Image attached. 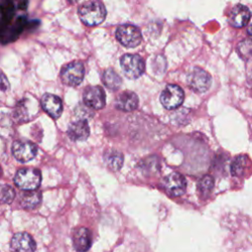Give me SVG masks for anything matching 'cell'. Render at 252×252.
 Returning <instances> with one entry per match:
<instances>
[{"mask_svg":"<svg viewBox=\"0 0 252 252\" xmlns=\"http://www.w3.org/2000/svg\"><path fill=\"white\" fill-rule=\"evenodd\" d=\"M69 138L73 141H85L90 135V127L85 119L72 122L67 130Z\"/></svg>","mask_w":252,"mask_h":252,"instance_id":"obj_16","label":"cell"},{"mask_svg":"<svg viewBox=\"0 0 252 252\" xmlns=\"http://www.w3.org/2000/svg\"><path fill=\"white\" fill-rule=\"evenodd\" d=\"M250 18H251V12L248 9V7L242 4H237L229 12L228 23L233 28L239 29L247 26L248 22L250 21Z\"/></svg>","mask_w":252,"mask_h":252,"instance_id":"obj_11","label":"cell"},{"mask_svg":"<svg viewBox=\"0 0 252 252\" xmlns=\"http://www.w3.org/2000/svg\"><path fill=\"white\" fill-rule=\"evenodd\" d=\"M214 187V179L210 175H205L203 176L199 183H198V189L199 192L203 197L209 196V194L212 192V189Z\"/></svg>","mask_w":252,"mask_h":252,"instance_id":"obj_22","label":"cell"},{"mask_svg":"<svg viewBox=\"0 0 252 252\" xmlns=\"http://www.w3.org/2000/svg\"><path fill=\"white\" fill-rule=\"evenodd\" d=\"M116 38L123 46L132 48L140 44L142 34L137 27L132 25H122L116 31Z\"/></svg>","mask_w":252,"mask_h":252,"instance_id":"obj_6","label":"cell"},{"mask_svg":"<svg viewBox=\"0 0 252 252\" xmlns=\"http://www.w3.org/2000/svg\"><path fill=\"white\" fill-rule=\"evenodd\" d=\"M37 153L36 146L29 141H16L12 146V154L20 162L32 160Z\"/></svg>","mask_w":252,"mask_h":252,"instance_id":"obj_9","label":"cell"},{"mask_svg":"<svg viewBox=\"0 0 252 252\" xmlns=\"http://www.w3.org/2000/svg\"><path fill=\"white\" fill-rule=\"evenodd\" d=\"M73 246L78 252H87L93 242V237H92V232L89 228L87 227H78L74 230L73 236Z\"/></svg>","mask_w":252,"mask_h":252,"instance_id":"obj_13","label":"cell"},{"mask_svg":"<svg viewBox=\"0 0 252 252\" xmlns=\"http://www.w3.org/2000/svg\"><path fill=\"white\" fill-rule=\"evenodd\" d=\"M138 95L131 91L120 93L115 100V106L122 111H133L138 107Z\"/></svg>","mask_w":252,"mask_h":252,"instance_id":"obj_15","label":"cell"},{"mask_svg":"<svg viewBox=\"0 0 252 252\" xmlns=\"http://www.w3.org/2000/svg\"><path fill=\"white\" fill-rule=\"evenodd\" d=\"M250 162V159L247 156L245 155H241V156H237L230 166V170L232 175L234 176H241L244 174L246 168L248 167V163Z\"/></svg>","mask_w":252,"mask_h":252,"instance_id":"obj_20","label":"cell"},{"mask_svg":"<svg viewBox=\"0 0 252 252\" xmlns=\"http://www.w3.org/2000/svg\"><path fill=\"white\" fill-rule=\"evenodd\" d=\"M104 160L110 169L117 171L122 167L124 158L120 152L115 150H110L106 152V154L104 155Z\"/></svg>","mask_w":252,"mask_h":252,"instance_id":"obj_19","label":"cell"},{"mask_svg":"<svg viewBox=\"0 0 252 252\" xmlns=\"http://www.w3.org/2000/svg\"><path fill=\"white\" fill-rule=\"evenodd\" d=\"M15 190L10 185H3L1 187V202L10 204L15 199Z\"/></svg>","mask_w":252,"mask_h":252,"instance_id":"obj_23","label":"cell"},{"mask_svg":"<svg viewBox=\"0 0 252 252\" xmlns=\"http://www.w3.org/2000/svg\"><path fill=\"white\" fill-rule=\"evenodd\" d=\"M62 82L70 87L79 86L85 76V68L82 62L73 61L67 64L61 71Z\"/></svg>","mask_w":252,"mask_h":252,"instance_id":"obj_5","label":"cell"},{"mask_svg":"<svg viewBox=\"0 0 252 252\" xmlns=\"http://www.w3.org/2000/svg\"><path fill=\"white\" fill-rule=\"evenodd\" d=\"M102 82L109 90L116 91L120 88L122 79L113 69H107L102 74Z\"/></svg>","mask_w":252,"mask_h":252,"instance_id":"obj_18","label":"cell"},{"mask_svg":"<svg viewBox=\"0 0 252 252\" xmlns=\"http://www.w3.org/2000/svg\"><path fill=\"white\" fill-rule=\"evenodd\" d=\"M247 33H248V35H249V38L252 39V25L248 27V29H247Z\"/></svg>","mask_w":252,"mask_h":252,"instance_id":"obj_24","label":"cell"},{"mask_svg":"<svg viewBox=\"0 0 252 252\" xmlns=\"http://www.w3.org/2000/svg\"><path fill=\"white\" fill-rule=\"evenodd\" d=\"M120 66L130 79L139 78L145 71V61L138 54H124L120 59Z\"/></svg>","mask_w":252,"mask_h":252,"instance_id":"obj_4","label":"cell"},{"mask_svg":"<svg viewBox=\"0 0 252 252\" xmlns=\"http://www.w3.org/2000/svg\"><path fill=\"white\" fill-rule=\"evenodd\" d=\"M186 179L178 172H172L163 179V186L165 191L173 197L181 196L186 190Z\"/></svg>","mask_w":252,"mask_h":252,"instance_id":"obj_10","label":"cell"},{"mask_svg":"<svg viewBox=\"0 0 252 252\" xmlns=\"http://www.w3.org/2000/svg\"><path fill=\"white\" fill-rule=\"evenodd\" d=\"M84 103L94 109H100L105 105V93L99 86H90L83 94Z\"/></svg>","mask_w":252,"mask_h":252,"instance_id":"obj_8","label":"cell"},{"mask_svg":"<svg viewBox=\"0 0 252 252\" xmlns=\"http://www.w3.org/2000/svg\"><path fill=\"white\" fill-rule=\"evenodd\" d=\"M14 182L24 191L36 190L41 183V173L38 169L32 167L21 168L16 172Z\"/></svg>","mask_w":252,"mask_h":252,"instance_id":"obj_2","label":"cell"},{"mask_svg":"<svg viewBox=\"0 0 252 252\" xmlns=\"http://www.w3.org/2000/svg\"><path fill=\"white\" fill-rule=\"evenodd\" d=\"M238 55L245 61L252 59V39L246 38L241 40L237 45Z\"/></svg>","mask_w":252,"mask_h":252,"instance_id":"obj_21","label":"cell"},{"mask_svg":"<svg viewBox=\"0 0 252 252\" xmlns=\"http://www.w3.org/2000/svg\"><path fill=\"white\" fill-rule=\"evenodd\" d=\"M41 106L43 110L52 118H58L63 110L61 99L52 94H44L41 97Z\"/></svg>","mask_w":252,"mask_h":252,"instance_id":"obj_14","label":"cell"},{"mask_svg":"<svg viewBox=\"0 0 252 252\" xmlns=\"http://www.w3.org/2000/svg\"><path fill=\"white\" fill-rule=\"evenodd\" d=\"M20 203L25 209H35L41 203V193L38 190L25 191L21 195Z\"/></svg>","mask_w":252,"mask_h":252,"instance_id":"obj_17","label":"cell"},{"mask_svg":"<svg viewBox=\"0 0 252 252\" xmlns=\"http://www.w3.org/2000/svg\"><path fill=\"white\" fill-rule=\"evenodd\" d=\"M81 21L88 26H96L102 23L106 16L104 5L98 0H90L83 3L78 9Z\"/></svg>","mask_w":252,"mask_h":252,"instance_id":"obj_1","label":"cell"},{"mask_svg":"<svg viewBox=\"0 0 252 252\" xmlns=\"http://www.w3.org/2000/svg\"><path fill=\"white\" fill-rule=\"evenodd\" d=\"M160 102L166 109H174L180 106L184 99V92L177 85H167L160 94Z\"/></svg>","mask_w":252,"mask_h":252,"instance_id":"obj_7","label":"cell"},{"mask_svg":"<svg viewBox=\"0 0 252 252\" xmlns=\"http://www.w3.org/2000/svg\"><path fill=\"white\" fill-rule=\"evenodd\" d=\"M36 247L34 239L28 232H18L11 240L13 252H34Z\"/></svg>","mask_w":252,"mask_h":252,"instance_id":"obj_12","label":"cell"},{"mask_svg":"<svg viewBox=\"0 0 252 252\" xmlns=\"http://www.w3.org/2000/svg\"><path fill=\"white\" fill-rule=\"evenodd\" d=\"M249 84L252 86V74H250L249 76Z\"/></svg>","mask_w":252,"mask_h":252,"instance_id":"obj_25","label":"cell"},{"mask_svg":"<svg viewBox=\"0 0 252 252\" xmlns=\"http://www.w3.org/2000/svg\"><path fill=\"white\" fill-rule=\"evenodd\" d=\"M187 84L192 91L205 93L211 87L212 78L207 71L199 67H194L187 75Z\"/></svg>","mask_w":252,"mask_h":252,"instance_id":"obj_3","label":"cell"}]
</instances>
